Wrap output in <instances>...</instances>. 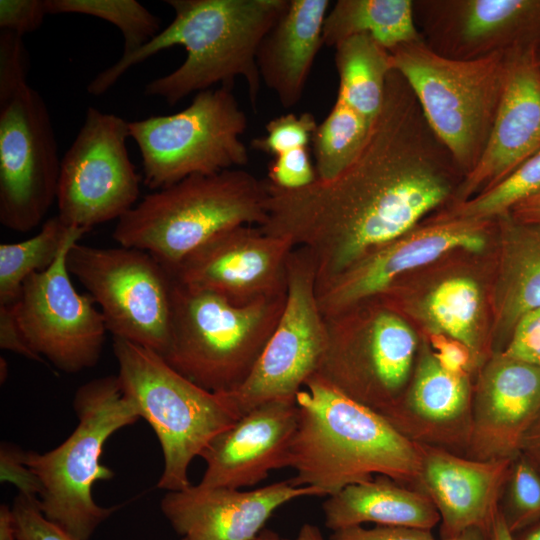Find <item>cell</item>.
Instances as JSON below:
<instances>
[{
  "instance_id": "obj_24",
  "label": "cell",
  "mask_w": 540,
  "mask_h": 540,
  "mask_svg": "<svg viewBox=\"0 0 540 540\" xmlns=\"http://www.w3.org/2000/svg\"><path fill=\"white\" fill-rule=\"evenodd\" d=\"M472 403L468 376L448 372L425 348L412 382L381 416L412 441L463 455L470 439Z\"/></svg>"
},
{
  "instance_id": "obj_51",
  "label": "cell",
  "mask_w": 540,
  "mask_h": 540,
  "mask_svg": "<svg viewBox=\"0 0 540 540\" xmlns=\"http://www.w3.org/2000/svg\"><path fill=\"white\" fill-rule=\"evenodd\" d=\"M513 540H540V521L512 534Z\"/></svg>"
},
{
  "instance_id": "obj_53",
  "label": "cell",
  "mask_w": 540,
  "mask_h": 540,
  "mask_svg": "<svg viewBox=\"0 0 540 540\" xmlns=\"http://www.w3.org/2000/svg\"><path fill=\"white\" fill-rule=\"evenodd\" d=\"M7 375H8V364L6 362V360L1 357L0 359V379H1V383L5 382L6 378H7Z\"/></svg>"
},
{
  "instance_id": "obj_2",
  "label": "cell",
  "mask_w": 540,
  "mask_h": 540,
  "mask_svg": "<svg viewBox=\"0 0 540 540\" xmlns=\"http://www.w3.org/2000/svg\"><path fill=\"white\" fill-rule=\"evenodd\" d=\"M288 1L166 0L175 13L172 22L141 49L99 72L87 85V92L93 96L106 93L133 66L178 45L186 50L185 60L171 73L147 83L145 95L176 105L189 94L218 83L232 87L240 76L255 109L261 84L257 52Z\"/></svg>"
},
{
  "instance_id": "obj_29",
  "label": "cell",
  "mask_w": 540,
  "mask_h": 540,
  "mask_svg": "<svg viewBox=\"0 0 540 540\" xmlns=\"http://www.w3.org/2000/svg\"><path fill=\"white\" fill-rule=\"evenodd\" d=\"M337 98L374 124L385 100L392 70L390 53L368 35L345 39L335 47Z\"/></svg>"
},
{
  "instance_id": "obj_50",
  "label": "cell",
  "mask_w": 540,
  "mask_h": 540,
  "mask_svg": "<svg viewBox=\"0 0 540 540\" xmlns=\"http://www.w3.org/2000/svg\"><path fill=\"white\" fill-rule=\"evenodd\" d=\"M283 540H325L319 527L313 524H304L301 526L296 537Z\"/></svg>"
},
{
  "instance_id": "obj_10",
  "label": "cell",
  "mask_w": 540,
  "mask_h": 540,
  "mask_svg": "<svg viewBox=\"0 0 540 540\" xmlns=\"http://www.w3.org/2000/svg\"><path fill=\"white\" fill-rule=\"evenodd\" d=\"M28 71L0 72V222L25 233L57 197L61 158L47 105Z\"/></svg>"
},
{
  "instance_id": "obj_46",
  "label": "cell",
  "mask_w": 540,
  "mask_h": 540,
  "mask_svg": "<svg viewBox=\"0 0 540 540\" xmlns=\"http://www.w3.org/2000/svg\"><path fill=\"white\" fill-rule=\"evenodd\" d=\"M520 453L540 471V417L527 432Z\"/></svg>"
},
{
  "instance_id": "obj_38",
  "label": "cell",
  "mask_w": 540,
  "mask_h": 540,
  "mask_svg": "<svg viewBox=\"0 0 540 540\" xmlns=\"http://www.w3.org/2000/svg\"><path fill=\"white\" fill-rule=\"evenodd\" d=\"M12 511L17 540H77L43 515L36 497L18 493Z\"/></svg>"
},
{
  "instance_id": "obj_5",
  "label": "cell",
  "mask_w": 540,
  "mask_h": 540,
  "mask_svg": "<svg viewBox=\"0 0 540 540\" xmlns=\"http://www.w3.org/2000/svg\"><path fill=\"white\" fill-rule=\"evenodd\" d=\"M78 424L56 448L25 452V463L40 482L38 504L43 515L77 540H89L117 507H102L93 498L97 481L114 472L101 463L107 440L141 418L123 392L117 375L88 381L74 396Z\"/></svg>"
},
{
  "instance_id": "obj_45",
  "label": "cell",
  "mask_w": 540,
  "mask_h": 540,
  "mask_svg": "<svg viewBox=\"0 0 540 540\" xmlns=\"http://www.w3.org/2000/svg\"><path fill=\"white\" fill-rule=\"evenodd\" d=\"M508 215L518 223L540 226V191L516 204Z\"/></svg>"
},
{
  "instance_id": "obj_17",
  "label": "cell",
  "mask_w": 540,
  "mask_h": 540,
  "mask_svg": "<svg viewBox=\"0 0 540 540\" xmlns=\"http://www.w3.org/2000/svg\"><path fill=\"white\" fill-rule=\"evenodd\" d=\"M425 44L457 60L540 49V0H415Z\"/></svg>"
},
{
  "instance_id": "obj_13",
  "label": "cell",
  "mask_w": 540,
  "mask_h": 540,
  "mask_svg": "<svg viewBox=\"0 0 540 540\" xmlns=\"http://www.w3.org/2000/svg\"><path fill=\"white\" fill-rule=\"evenodd\" d=\"M129 122L89 107L75 139L61 158L58 217L90 231L117 221L136 204L141 176L130 160Z\"/></svg>"
},
{
  "instance_id": "obj_48",
  "label": "cell",
  "mask_w": 540,
  "mask_h": 540,
  "mask_svg": "<svg viewBox=\"0 0 540 540\" xmlns=\"http://www.w3.org/2000/svg\"><path fill=\"white\" fill-rule=\"evenodd\" d=\"M490 540H513L504 518L498 510L490 528Z\"/></svg>"
},
{
  "instance_id": "obj_31",
  "label": "cell",
  "mask_w": 540,
  "mask_h": 540,
  "mask_svg": "<svg viewBox=\"0 0 540 540\" xmlns=\"http://www.w3.org/2000/svg\"><path fill=\"white\" fill-rule=\"evenodd\" d=\"M373 125L336 98L312 137L317 179L329 181L341 174L360 153Z\"/></svg>"
},
{
  "instance_id": "obj_11",
  "label": "cell",
  "mask_w": 540,
  "mask_h": 540,
  "mask_svg": "<svg viewBox=\"0 0 540 540\" xmlns=\"http://www.w3.org/2000/svg\"><path fill=\"white\" fill-rule=\"evenodd\" d=\"M326 347L316 374L380 415L407 389L417 338L388 308L361 313L359 305L326 316Z\"/></svg>"
},
{
  "instance_id": "obj_55",
  "label": "cell",
  "mask_w": 540,
  "mask_h": 540,
  "mask_svg": "<svg viewBox=\"0 0 540 540\" xmlns=\"http://www.w3.org/2000/svg\"><path fill=\"white\" fill-rule=\"evenodd\" d=\"M180 540H184L183 538H181Z\"/></svg>"
},
{
  "instance_id": "obj_52",
  "label": "cell",
  "mask_w": 540,
  "mask_h": 540,
  "mask_svg": "<svg viewBox=\"0 0 540 540\" xmlns=\"http://www.w3.org/2000/svg\"><path fill=\"white\" fill-rule=\"evenodd\" d=\"M255 540H283V538H281L277 532L264 528Z\"/></svg>"
},
{
  "instance_id": "obj_4",
  "label": "cell",
  "mask_w": 540,
  "mask_h": 540,
  "mask_svg": "<svg viewBox=\"0 0 540 540\" xmlns=\"http://www.w3.org/2000/svg\"><path fill=\"white\" fill-rule=\"evenodd\" d=\"M267 182L241 168L192 175L146 195L118 221L113 239L153 255L169 272L215 235L266 218Z\"/></svg>"
},
{
  "instance_id": "obj_19",
  "label": "cell",
  "mask_w": 540,
  "mask_h": 540,
  "mask_svg": "<svg viewBox=\"0 0 540 540\" xmlns=\"http://www.w3.org/2000/svg\"><path fill=\"white\" fill-rule=\"evenodd\" d=\"M538 49L507 54L503 93L486 147L461 181L455 203L499 183L540 150V66Z\"/></svg>"
},
{
  "instance_id": "obj_21",
  "label": "cell",
  "mask_w": 540,
  "mask_h": 540,
  "mask_svg": "<svg viewBox=\"0 0 540 540\" xmlns=\"http://www.w3.org/2000/svg\"><path fill=\"white\" fill-rule=\"evenodd\" d=\"M305 496H325L290 479L253 490L205 488L197 485L168 491L161 499L163 515L184 540H255L282 505Z\"/></svg>"
},
{
  "instance_id": "obj_25",
  "label": "cell",
  "mask_w": 540,
  "mask_h": 540,
  "mask_svg": "<svg viewBox=\"0 0 540 540\" xmlns=\"http://www.w3.org/2000/svg\"><path fill=\"white\" fill-rule=\"evenodd\" d=\"M328 0H289L288 5L257 52L261 81L284 108L295 106L303 91L322 42Z\"/></svg>"
},
{
  "instance_id": "obj_47",
  "label": "cell",
  "mask_w": 540,
  "mask_h": 540,
  "mask_svg": "<svg viewBox=\"0 0 540 540\" xmlns=\"http://www.w3.org/2000/svg\"><path fill=\"white\" fill-rule=\"evenodd\" d=\"M0 540H17L14 514L7 504L0 506Z\"/></svg>"
},
{
  "instance_id": "obj_1",
  "label": "cell",
  "mask_w": 540,
  "mask_h": 540,
  "mask_svg": "<svg viewBox=\"0 0 540 540\" xmlns=\"http://www.w3.org/2000/svg\"><path fill=\"white\" fill-rule=\"evenodd\" d=\"M463 178L410 86L391 70L382 110L355 160L336 178L299 190L266 180L259 228L311 253L319 289L415 228L455 196Z\"/></svg>"
},
{
  "instance_id": "obj_15",
  "label": "cell",
  "mask_w": 540,
  "mask_h": 540,
  "mask_svg": "<svg viewBox=\"0 0 540 540\" xmlns=\"http://www.w3.org/2000/svg\"><path fill=\"white\" fill-rule=\"evenodd\" d=\"M78 241H69L48 269L28 277L12 304L32 349L70 374L98 363L108 331L92 297L80 294L70 278L66 258Z\"/></svg>"
},
{
  "instance_id": "obj_37",
  "label": "cell",
  "mask_w": 540,
  "mask_h": 540,
  "mask_svg": "<svg viewBox=\"0 0 540 540\" xmlns=\"http://www.w3.org/2000/svg\"><path fill=\"white\" fill-rule=\"evenodd\" d=\"M317 180L308 147L293 149L273 158L268 165V182L285 190H299Z\"/></svg>"
},
{
  "instance_id": "obj_27",
  "label": "cell",
  "mask_w": 540,
  "mask_h": 540,
  "mask_svg": "<svg viewBox=\"0 0 540 540\" xmlns=\"http://www.w3.org/2000/svg\"><path fill=\"white\" fill-rule=\"evenodd\" d=\"M500 220L502 254L496 287V329L509 336L518 320L540 307V226L509 215Z\"/></svg>"
},
{
  "instance_id": "obj_3",
  "label": "cell",
  "mask_w": 540,
  "mask_h": 540,
  "mask_svg": "<svg viewBox=\"0 0 540 540\" xmlns=\"http://www.w3.org/2000/svg\"><path fill=\"white\" fill-rule=\"evenodd\" d=\"M298 427L289 464L295 486H310L326 497L376 476L417 489L419 444L383 416L351 399L314 374L296 394Z\"/></svg>"
},
{
  "instance_id": "obj_23",
  "label": "cell",
  "mask_w": 540,
  "mask_h": 540,
  "mask_svg": "<svg viewBox=\"0 0 540 540\" xmlns=\"http://www.w3.org/2000/svg\"><path fill=\"white\" fill-rule=\"evenodd\" d=\"M418 444L421 466L417 490L438 510L441 538L470 527L490 531L513 458L481 461Z\"/></svg>"
},
{
  "instance_id": "obj_8",
  "label": "cell",
  "mask_w": 540,
  "mask_h": 540,
  "mask_svg": "<svg viewBox=\"0 0 540 540\" xmlns=\"http://www.w3.org/2000/svg\"><path fill=\"white\" fill-rule=\"evenodd\" d=\"M389 53L392 70L408 83L428 125L465 177L486 147L505 85L507 55L451 59L423 40Z\"/></svg>"
},
{
  "instance_id": "obj_28",
  "label": "cell",
  "mask_w": 540,
  "mask_h": 540,
  "mask_svg": "<svg viewBox=\"0 0 540 540\" xmlns=\"http://www.w3.org/2000/svg\"><path fill=\"white\" fill-rule=\"evenodd\" d=\"M356 35H368L388 51L422 41L414 0L336 1L324 20L323 45L335 48Z\"/></svg>"
},
{
  "instance_id": "obj_42",
  "label": "cell",
  "mask_w": 540,
  "mask_h": 540,
  "mask_svg": "<svg viewBox=\"0 0 540 540\" xmlns=\"http://www.w3.org/2000/svg\"><path fill=\"white\" fill-rule=\"evenodd\" d=\"M329 540H436L431 530L407 526H352L332 531Z\"/></svg>"
},
{
  "instance_id": "obj_18",
  "label": "cell",
  "mask_w": 540,
  "mask_h": 540,
  "mask_svg": "<svg viewBox=\"0 0 540 540\" xmlns=\"http://www.w3.org/2000/svg\"><path fill=\"white\" fill-rule=\"evenodd\" d=\"M489 222L447 219L413 228L317 289L322 314L330 316L372 300L405 273L432 263L450 251L480 252L486 245Z\"/></svg>"
},
{
  "instance_id": "obj_36",
  "label": "cell",
  "mask_w": 540,
  "mask_h": 540,
  "mask_svg": "<svg viewBox=\"0 0 540 540\" xmlns=\"http://www.w3.org/2000/svg\"><path fill=\"white\" fill-rule=\"evenodd\" d=\"M318 124L310 112L287 113L266 124V135L251 140V148L274 157L302 147H308Z\"/></svg>"
},
{
  "instance_id": "obj_20",
  "label": "cell",
  "mask_w": 540,
  "mask_h": 540,
  "mask_svg": "<svg viewBox=\"0 0 540 540\" xmlns=\"http://www.w3.org/2000/svg\"><path fill=\"white\" fill-rule=\"evenodd\" d=\"M539 417L540 366L496 354L478 379L464 456L481 461L516 457Z\"/></svg>"
},
{
  "instance_id": "obj_12",
  "label": "cell",
  "mask_w": 540,
  "mask_h": 540,
  "mask_svg": "<svg viewBox=\"0 0 540 540\" xmlns=\"http://www.w3.org/2000/svg\"><path fill=\"white\" fill-rule=\"evenodd\" d=\"M66 264L100 307L113 338L165 354L173 278L153 255L137 248H100L77 242L70 248Z\"/></svg>"
},
{
  "instance_id": "obj_35",
  "label": "cell",
  "mask_w": 540,
  "mask_h": 540,
  "mask_svg": "<svg viewBox=\"0 0 540 540\" xmlns=\"http://www.w3.org/2000/svg\"><path fill=\"white\" fill-rule=\"evenodd\" d=\"M499 510L511 534L540 521V471L522 453L512 460Z\"/></svg>"
},
{
  "instance_id": "obj_33",
  "label": "cell",
  "mask_w": 540,
  "mask_h": 540,
  "mask_svg": "<svg viewBox=\"0 0 540 540\" xmlns=\"http://www.w3.org/2000/svg\"><path fill=\"white\" fill-rule=\"evenodd\" d=\"M48 14H82L116 26L124 40L121 56L141 49L161 30V20L135 0H45Z\"/></svg>"
},
{
  "instance_id": "obj_34",
  "label": "cell",
  "mask_w": 540,
  "mask_h": 540,
  "mask_svg": "<svg viewBox=\"0 0 540 540\" xmlns=\"http://www.w3.org/2000/svg\"><path fill=\"white\" fill-rule=\"evenodd\" d=\"M540 191V150L490 189L453 204L436 220L491 221L509 214L519 202Z\"/></svg>"
},
{
  "instance_id": "obj_7",
  "label": "cell",
  "mask_w": 540,
  "mask_h": 540,
  "mask_svg": "<svg viewBox=\"0 0 540 540\" xmlns=\"http://www.w3.org/2000/svg\"><path fill=\"white\" fill-rule=\"evenodd\" d=\"M168 348L162 356L180 374L216 393L248 378L283 312L286 293L238 306L173 279Z\"/></svg>"
},
{
  "instance_id": "obj_9",
  "label": "cell",
  "mask_w": 540,
  "mask_h": 540,
  "mask_svg": "<svg viewBox=\"0 0 540 540\" xmlns=\"http://www.w3.org/2000/svg\"><path fill=\"white\" fill-rule=\"evenodd\" d=\"M247 126L232 87L221 86L196 93L177 113L129 122V135L141 154L143 182L157 191L192 175L246 165L241 136Z\"/></svg>"
},
{
  "instance_id": "obj_44",
  "label": "cell",
  "mask_w": 540,
  "mask_h": 540,
  "mask_svg": "<svg viewBox=\"0 0 540 540\" xmlns=\"http://www.w3.org/2000/svg\"><path fill=\"white\" fill-rule=\"evenodd\" d=\"M0 347L27 359L44 362L26 340L15 317L12 305H0Z\"/></svg>"
},
{
  "instance_id": "obj_43",
  "label": "cell",
  "mask_w": 540,
  "mask_h": 540,
  "mask_svg": "<svg viewBox=\"0 0 540 540\" xmlns=\"http://www.w3.org/2000/svg\"><path fill=\"white\" fill-rule=\"evenodd\" d=\"M431 351L442 368L455 375L468 376L474 356L462 342L441 333L430 335Z\"/></svg>"
},
{
  "instance_id": "obj_54",
  "label": "cell",
  "mask_w": 540,
  "mask_h": 540,
  "mask_svg": "<svg viewBox=\"0 0 540 540\" xmlns=\"http://www.w3.org/2000/svg\"><path fill=\"white\" fill-rule=\"evenodd\" d=\"M537 59H538V63H539V66H540V49L538 50V53H537Z\"/></svg>"
},
{
  "instance_id": "obj_16",
  "label": "cell",
  "mask_w": 540,
  "mask_h": 540,
  "mask_svg": "<svg viewBox=\"0 0 540 540\" xmlns=\"http://www.w3.org/2000/svg\"><path fill=\"white\" fill-rule=\"evenodd\" d=\"M295 245L287 238L241 225L212 237L171 273L179 284L244 306L283 295Z\"/></svg>"
},
{
  "instance_id": "obj_30",
  "label": "cell",
  "mask_w": 540,
  "mask_h": 540,
  "mask_svg": "<svg viewBox=\"0 0 540 540\" xmlns=\"http://www.w3.org/2000/svg\"><path fill=\"white\" fill-rule=\"evenodd\" d=\"M85 233L86 230L69 226L55 215L34 236L16 243H1L0 305L14 304L26 279L48 269L69 241L80 239Z\"/></svg>"
},
{
  "instance_id": "obj_40",
  "label": "cell",
  "mask_w": 540,
  "mask_h": 540,
  "mask_svg": "<svg viewBox=\"0 0 540 540\" xmlns=\"http://www.w3.org/2000/svg\"><path fill=\"white\" fill-rule=\"evenodd\" d=\"M46 15L45 0H0V30L23 36L37 30Z\"/></svg>"
},
{
  "instance_id": "obj_14",
  "label": "cell",
  "mask_w": 540,
  "mask_h": 540,
  "mask_svg": "<svg viewBox=\"0 0 540 540\" xmlns=\"http://www.w3.org/2000/svg\"><path fill=\"white\" fill-rule=\"evenodd\" d=\"M316 286L311 253L295 247L288 260L286 301L279 321L246 381L228 393L241 416L268 401L295 399L316 374L327 340Z\"/></svg>"
},
{
  "instance_id": "obj_49",
  "label": "cell",
  "mask_w": 540,
  "mask_h": 540,
  "mask_svg": "<svg viewBox=\"0 0 540 540\" xmlns=\"http://www.w3.org/2000/svg\"><path fill=\"white\" fill-rule=\"evenodd\" d=\"M440 540H490V531L480 527H470L457 535Z\"/></svg>"
},
{
  "instance_id": "obj_32",
  "label": "cell",
  "mask_w": 540,
  "mask_h": 540,
  "mask_svg": "<svg viewBox=\"0 0 540 540\" xmlns=\"http://www.w3.org/2000/svg\"><path fill=\"white\" fill-rule=\"evenodd\" d=\"M425 309L437 333L462 342L476 359L481 293L475 281L466 277L442 281L428 295Z\"/></svg>"
},
{
  "instance_id": "obj_22",
  "label": "cell",
  "mask_w": 540,
  "mask_h": 540,
  "mask_svg": "<svg viewBox=\"0 0 540 540\" xmlns=\"http://www.w3.org/2000/svg\"><path fill=\"white\" fill-rule=\"evenodd\" d=\"M299 422L295 399L262 403L217 435L200 457L206 468L198 483L205 488L241 489L288 467Z\"/></svg>"
},
{
  "instance_id": "obj_41",
  "label": "cell",
  "mask_w": 540,
  "mask_h": 540,
  "mask_svg": "<svg viewBox=\"0 0 540 540\" xmlns=\"http://www.w3.org/2000/svg\"><path fill=\"white\" fill-rule=\"evenodd\" d=\"M1 482H10L19 494L38 498L40 482L25 463V452L10 443H2L0 448Z\"/></svg>"
},
{
  "instance_id": "obj_6",
  "label": "cell",
  "mask_w": 540,
  "mask_h": 540,
  "mask_svg": "<svg viewBox=\"0 0 540 540\" xmlns=\"http://www.w3.org/2000/svg\"><path fill=\"white\" fill-rule=\"evenodd\" d=\"M113 352L123 392L151 425L161 446L164 466L157 488L190 487L193 459L241 417L230 395L198 386L141 345L113 338Z\"/></svg>"
},
{
  "instance_id": "obj_26",
  "label": "cell",
  "mask_w": 540,
  "mask_h": 540,
  "mask_svg": "<svg viewBox=\"0 0 540 540\" xmlns=\"http://www.w3.org/2000/svg\"><path fill=\"white\" fill-rule=\"evenodd\" d=\"M322 510L324 524L332 531L363 523L431 530L440 522L438 510L425 493L386 476L343 488L325 499Z\"/></svg>"
},
{
  "instance_id": "obj_39",
  "label": "cell",
  "mask_w": 540,
  "mask_h": 540,
  "mask_svg": "<svg viewBox=\"0 0 540 540\" xmlns=\"http://www.w3.org/2000/svg\"><path fill=\"white\" fill-rule=\"evenodd\" d=\"M502 353L509 358L540 366V307L518 320Z\"/></svg>"
}]
</instances>
